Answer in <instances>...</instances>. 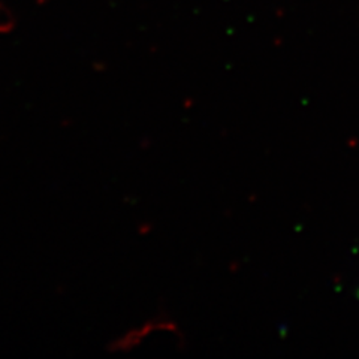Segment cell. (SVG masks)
<instances>
[{
	"instance_id": "1",
	"label": "cell",
	"mask_w": 359,
	"mask_h": 359,
	"mask_svg": "<svg viewBox=\"0 0 359 359\" xmlns=\"http://www.w3.org/2000/svg\"><path fill=\"white\" fill-rule=\"evenodd\" d=\"M356 297H358V299H359V287H358V292H356Z\"/></svg>"
}]
</instances>
